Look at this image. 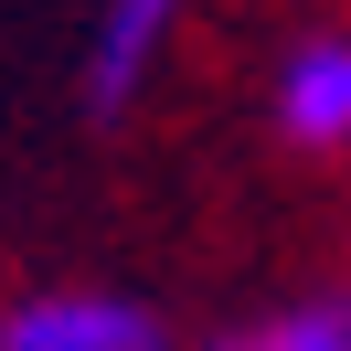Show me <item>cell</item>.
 <instances>
[{
    "instance_id": "6da1fadb",
    "label": "cell",
    "mask_w": 351,
    "mask_h": 351,
    "mask_svg": "<svg viewBox=\"0 0 351 351\" xmlns=\"http://www.w3.org/2000/svg\"><path fill=\"white\" fill-rule=\"evenodd\" d=\"M0 351H160V319L138 298H107V287H86V298H22L0 319Z\"/></svg>"
},
{
    "instance_id": "7a4b0ae2",
    "label": "cell",
    "mask_w": 351,
    "mask_h": 351,
    "mask_svg": "<svg viewBox=\"0 0 351 351\" xmlns=\"http://www.w3.org/2000/svg\"><path fill=\"white\" fill-rule=\"evenodd\" d=\"M171 22H181V0H107L86 22V107H128L171 43Z\"/></svg>"
},
{
    "instance_id": "3957f363",
    "label": "cell",
    "mask_w": 351,
    "mask_h": 351,
    "mask_svg": "<svg viewBox=\"0 0 351 351\" xmlns=\"http://www.w3.org/2000/svg\"><path fill=\"white\" fill-rule=\"evenodd\" d=\"M277 128L298 149H341L351 138V43L341 32H319V43H298L277 64Z\"/></svg>"
},
{
    "instance_id": "277c9868",
    "label": "cell",
    "mask_w": 351,
    "mask_h": 351,
    "mask_svg": "<svg viewBox=\"0 0 351 351\" xmlns=\"http://www.w3.org/2000/svg\"><path fill=\"white\" fill-rule=\"evenodd\" d=\"M223 351H351V308H341V298H308V308H277V319L234 330Z\"/></svg>"
}]
</instances>
